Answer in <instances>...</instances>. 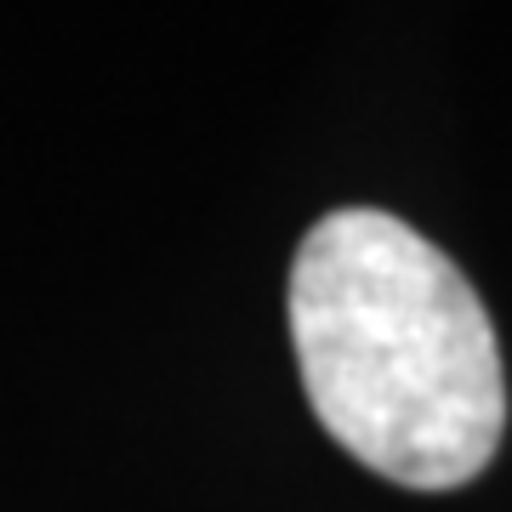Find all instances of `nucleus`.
<instances>
[{"label":"nucleus","mask_w":512,"mask_h":512,"mask_svg":"<svg viewBox=\"0 0 512 512\" xmlns=\"http://www.w3.org/2000/svg\"><path fill=\"white\" fill-rule=\"evenodd\" d=\"M291 342L313 416L404 490H456L507 427L495 325L456 262L387 211H330L291 268Z\"/></svg>","instance_id":"f257e3e1"}]
</instances>
